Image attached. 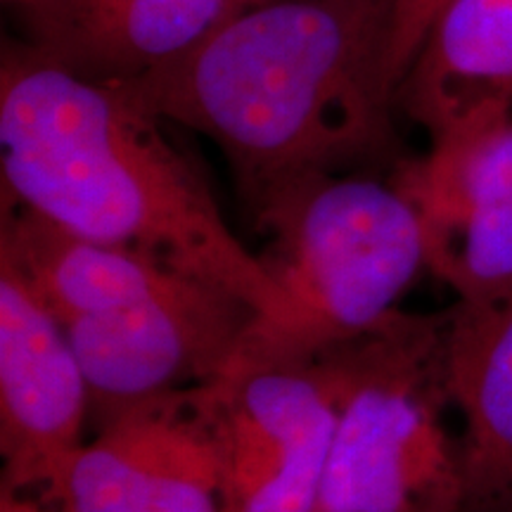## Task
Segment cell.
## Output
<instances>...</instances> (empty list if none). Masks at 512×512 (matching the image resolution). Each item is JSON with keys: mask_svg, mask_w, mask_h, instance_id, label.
<instances>
[{"mask_svg": "<svg viewBox=\"0 0 512 512\" xmlns=\"http://www.w3.org/2000/svg\"><path fill=\"white\" fill-rule=\"evenodd\" d=\"M510 512H512V510H510Z\"/></svg>", "mask_w": 512, "mask_h": 512, "instance_id": "obj_17", "label": "cell"}, {"mask_svg": "<svg viewBox=\"0 0 512 512\" xmlns=\"http://www.w3.org/2000/svg\"><path fill=\"white\" fill-rule=\"evenodd\" d=\"M46 496L64 512H223L211 380L114 415L69 458Z\"/></svg>", "mask_w": 512, "mask_h": 512, "instance_id": "obj_7", "label": "cell"}, {"mask_svg": "<svg viewBox=\"0 0 512 512\" xmlns=\"http://www.w3.org/2000/svg\"><path fill=\"white\" fill-rule=\"evenodd\" d=\"M211 389L223 512L316 510L337 418L325 358H235Z\"/></svg>", "mask_w": 512, "mask_h": 512, "instance_id": "obj_6", "label": "cell"}, {"mask_svg": "<svg viewBox=\"0 0 512 512\" xmlns=\"http://www.w3.org/2000/svg\"><path fill=\"white\" fill-rule=\"evenodd\" d=\"M264 0H36L22 10L29 46L95 81L166 64Z\"/></svg>", "mask_w": 512, "mask_h": 512, "instance_id": "obj_11", "label": "cell"}, {"mask_svg": "<svg viewBox=\"0 0 512 512\" xmlns=\"http://www.w3.org/2000/svg\"><path fill=\"white\" fill-rule=\"evenodd\" d=\"M396 107L430 150L482 136L512 114V0H448L403 76Z\"/></svg>", "mask_w": 512, "mask_h": 512, "instance_id": "obj_10", "label": "cell"}, {"mask_svg": "<svg viewBox=\"0 0 512 512\" xmlns=\"http://www.w3.org/2000/svg\"><path fill=\"white\" fill-rule=\"evenodd\" d=\"M392 178L425 228L427 271L465 306L512 294V114L467 143L401 159Z\"/></svg>", "mask_w": 512, "mask_h": 512, "instance_id": "obj_8", "label": "cell"}, {"mask_svg": "<svg viewBox=\"0 0 512 512\" xmlns=\"http://www.w3.org/2000/svg\"><path fill=\"white\" fill-rule=\"evenodd\" d=\"M256 316L238 294L181 273L155 294L62 325L86 375L95 430L140 401L214 380Z\"/></svg>", "mask_w": 512, "mask_h": 512, "instance_id": "obj_5", "label": "cell"}, {"mask_svg": "<svg viewBox=\"0 0 512 512\" xmlns=\"http://www.w3.org/2000/svg\"><path fill=\"white\" fill-rule=\"evenodd\" d=\"M264 3H266V0H264Z\"/></svg>", "mask_w": 512, "mask_h": 512, "instance_id": "obj_16", "label": "cell"}, {"mask_svg": "<svg viewBox=\"0 0 512 512\" xmlns=\"http://www.w3.org/2000/svg\"><path fill=\"white\" fill-rule=\"evenodd\" d=\"M91 392L67 332L0 266V456L3 489L50 486L86 444Z\"/></svg>", "mask_w": 512, "mask_h": 512, "instance_id": "obj_9", "label": "cell"}, {"mask_svg": "<svg viewBox=\"0 0 512 512\" xmlns=\"http://www.w3.org/2000/svg\"><path fill=\"white\" fill-rule=\"evenodd\" d=\"M335 432L313 512H460L463 427L448 373V309H396L366 335L320 351Z\"/></svg>", "mask_w": 512, "mask_h": 512, "instance_id": "obj_3", "label": "cell"}, {"mask_svg": "<svg viewBox=\"0 0 512 512\" xmlns=\"http://www.w3.org/2000/svg\"><path fill=\"white\" fill-rule=\"evenodd\" d=\"M162 124L114 83L76 74L29 43H5L3 204L238 294L259 313L252 328L285 325V292L238 240L207 178Z\"/></svg>", "mask_w": 512, "mask_h": 512, "instance_id": "obj_2", "label": "cell"}, {"mask_svg": "<svg viewBox=\"0 0 512 512\" xmlns=\"http://www.w3.org/2000/svg\"><path fill=\"white\" fill-rule=\"evenodd\" d=\"M0 512H50L41 503L29 501L19 491L0 489Z\"/></svg>", "mask_w": 512, "mask_h": 512, "instance_id": "obj_14", "label": "cell"}, {"mask_svg": "<svg viewBox=\"0 0 512 512\" xmlns=\"http://www.w3.org/2000/svg\"><path fill=\"white\" fill-rule=\"evenodd\" d=\"M448 373L463 427L460 512L512 510V294L448 309Z\"/></svg>", "mask_w": 512, "mask_h": 512, "instance_id": "obj_12", "label": "cell"}, {"mask_svg": "<svg viewBox=\"0 0 512 512\" xmlns=\"http://www.w3.org/2000/svg\"><path fill=\"white\" fill-rule=\"evenodd\" d=\"M446 3L448 0H396L392 43V72L396 86H401L427 31L432 29L434 19L446 8Z\"/></svg>", "mask_w": 512, "mask_h": 512, "instance_id": "obj_13", "label": "cell"}, {"mask_svg": "<svg viewBox=\"0 0 512 512\" xmlns=\"http://www.w3.org/2000/svg\"><path fill=\"white\" fill-rule=\"evenodd\" d=\"M396 0H266L143 76L110 81L209 138L256 209L287 183L394 162Z\"/></svg>", "mask_w": 512, "mask_h": 512, "instance_id": "obj_1", "label": "cell"}, {"mask_svg": "<svg viewBox=\"0 0 512 512\" xmlns=\"http://www.w3.org/2000/svg\"><path fill=\"white\" fill-rule=\"evenodd\" d=\"M261 261L290 302L278 328H252L235 358H309L366 335L427 271L420 211L392 176H306L254 211Z\"/></svg>", "mask_w": 512, "mask_h": 512, "instance_id": "obj_4", "label": "cell"}, {"mask_svg": "<svg viewBox=\"0 0 512 512\" xmlns=\"http://www.w3.org/2000/svg\"><path fill=\"white\" fill-rule=\"evenodd\" d=\"M5 3L12 5V8H17L19 12H22V10H27L29 5H34L36 0H5Z\"/></svg>", "mask_w": 512, "mask_h": 512, "instance_id": "obj_15", "label": "cell"}]
</instances>
